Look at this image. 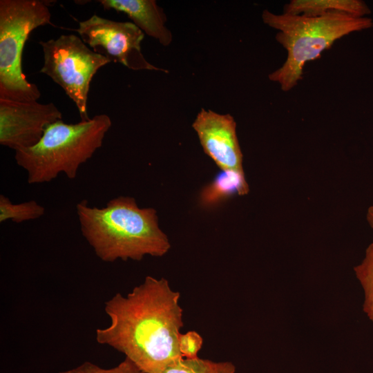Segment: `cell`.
Returning <instances> with one entry per match:
<instances>
[{"instance_id": "11", "label": "cell", "mask_w": 373, "mask_h": 373, "mask_svg": "<svg viewBox=\"0 0 373 373\" xmlns=\"http://www.w3.org/2000/svg\"><path fill=\"white\" fill-rule=\"evenodd\" d=\"M283 12L309 17L341 13L366 17L371 10L361 0H291L284 6Z\"/></svg>"}, {"instance_id": "3", "label": "cell", "mask_w": 373, "mask_h": 373, "mask_svg": "<svg viewBox=\"0 0 373 373\" xmlns=\"http://www.w3.org/2000/svg\"><path fill=\"white\" fill-rule=\"evenodd\" d=\"M262 19L266 25L278 30L276 39L287 51L283 64L268 76L285 92L293 89L303 79L307 61L320 57L336 40L373 26L371 18L341 13L309 17L285 12L274 14L264 10Z\"/></svg>"}, {"instance_id": "2", "label": "cell", "mask_w": 373, "mask_h": 373, "mask_svg": "<svg viewBox=\"0 0 373 373\" xmlns=\"http://www.w3.org/2000/svg\"><path fill=\"white\" fill-rule=\"evenodd\" d=\"M76 211L83 237L104 262L161 257L171 248L156 211L139 207L132 197L114 198L101 208L90 207L84 200L77 204Z\"/></svg>"}, {"instance_id": "9", "label": "cell", "mask_w": 373, "mask_h": 373, "mask_svg": "<svg viewBox=\"0 0 373 373\" xmlns=\"http://www.w3.org/2000/svg\"><path fill=\"white\" fill-rule=\"evenodd\" d=\"M192 127L204 152L221 170L243 171L236 122L230 114L201 108Z\"/></svg>"}, {"instance_id": "5", "label": "cell", "mask_w": 373, "mask_h": 373, "mask_svg": "<svg viewBox=\"0 0 373 373\" xmlns=\"http://www.w3.org/2000/svg\"><path fill=\"white\" fill-rule=\"evenodd\" d=\"M52 25L51 13L40 0L0 1V99L37 101L41 93L22 71V53L35 28Z\"/></svg>"}, {"instance_id": "4", "label": "cell", "mask_w": 373, "mask_h": 373, "mask_svg": "<svg viewBox=\"0 0 373 373\" xmlns=\"http://www.w3.org/2000/svg\"><path fill=\"white\" fill-rule=\"evenodd\" d=\"M111 125L106 114L76 124L57 121L36 145L15 151V161L26 171L31 184L50 182L61 173L75 179L79 166L102 147Z\"/></svg>"}, {"instance_id": "7", "label": "cell", "mask_w": 373, "mask_h": 373, "mask_svg": "<svg viewBox=\"0 0 373 373\" xmlns=\"http://www.w3.org/2000/svg\"><path fill=\"white\" fill-rule=\"evenodd\" d=\"M93 50L111 61L134 70H161L149 63L141 50L144 33L132 22H119L93 15L75 30Z\"/></svg>"}, {"instance_id": "6", "label": "cell", "mask_w": 373, "mask_h": 373, "mask_svg": "<svg viewBox=\"0 0 373 373\" xmlns=\"http://www.w3.org/2000/svg\"><path fill=\"white\" fill-rule=\"evenodd\" d=\"M39 44L44 59L40 73L62 88L76 105L81 121L90 119L87 102L90 82L98 70L111 61L75 35H61Z\"/></svg>"}, {"instance_id": "18", "label": "cell", "mask_w": 373, "mask_h": 373, "mask_svg": "<svg viewBox=\"0 0 373 373\" xmlns=\"http://www.w3.org/2000/svg\"><path fill=\"white\" fill-rule=\"evenodd\" d=\"M367 220L370 226L373 229V206L370 207L367 209Z\"/></svg>"}, {"instance_id": "10", "label": "cell", "mask_w": 373, "mask_h": 373, "mask_svg": "<svg viewBox=\"0 0 373 373\" xmlns=\"http://www.w3.org/2000/svg\"><path fill=\"white\" fill-rule=\"evenodd\" d=\"M104 10H115L125 13L141 30L169 46L172 35L166 27V16L155 0H98Z\"/></svg>"}, {"instance_id": "8", "label": "cell", "mask_w": 373, "mask_h": 373, "mask_svg": "<svg viewBox=\"0 0 373 373\" xmlns=\"http://www.w3.org/2000/svg\"><path fill=\"white\" fill-rule=\"evenodd\" d=\"M60 120L62 113L52 102L0 99V144L15 151L32 147L50 125Z\"/></svg>"}, {"instance_id": "17", "label": "cell", "mask_w": 373, "mask_h": 373, "mask_svg": "<svg viewBox=\"0 0 373 373\" xmlns=\"http://www.w3.org/2000/svg\"><path fill=\"white\" fill-rule=\"evenodd\" d=\"M203 344L202 337L195 331L180 334L178 339L179 350L184 358H195Z\"/></svg>"}, {"instance_id": "13", "label": "cell", "mask_w": 373, "mask_h": 373, "mask_svg": "<svg viewBox=\"0 0 373 373\" xmlns=\"http://www.w3.org/2000/svg\"><path fill=\"white\" fill-rule=\"evenodd\" d=\"M236 366L230 361L216 362L209 359L181 358L162 373H235Z\"/></svg>"}, {"instance_id": "15", "label": "cell", "mask_w": 373, "mask_h": 373, "mask_svg": "<svg viewBox=\"0 0 373 373\" xmlns=\"http://www.w3.org/2000/svg\"><path fill=\"white\" fill-rule=\"evenodd\" d=\"M354 270L364 291L363 311L373 321V243L367 247L363 260Z\"/></svg>"}, {"instance_id": "1", "label": "cell", "mask_w": 373, "mask_h": 373, "mask_svg": "<svg viewBox=\"0 0 373 373\" xmlns=\"http://www.w3.org/2000/svg\"><path fill=\"white\" fill-rule=\"evenodd\" d=\"M180 298L166 278L146 276L126 296L117 293L105 303L111 324L97 329V342L124 354L144 373H162L183 357Z\"/></svg>"}, {"instance_id": "14", "label": "cell", "mask_w": 373, "mask_h": 373, "mask_svg": "<svg viewBox=\"0 0 373 373\" xmlns=\"http://www.w3.org/2000/svg\"><path fill=\"white\" fill-rule=\"evenodd\" d=\"M45 209L35 200L19 204L12 203L4 195H0V222L10 220L16 223L38 219L44 214Z\"/></svg>"}, {"instance_id": "12", "label": "cell", "mask_w": 373, "mask_h": 373, "mask_svg": "<svg viewBox=\"0 0 373 373\" xmlns=\"http://www.w3.org/2000/svg\"><path fill=\"white\" fill-rule=\"evenodd\" d=\"M249 186L244 171L222 170L215 179L202 191L200 204L204 207H213L234 194L245 195Z\"/></svg>"}, {"instance_id": "16", "label": "cell", "mask_w": 373, "mask_h": 373, "mask_svg": "<svg viewBox=\"0 0 373 373\" xmlns=\"http://www.w3.org/2000/svg\"><path fill=\"white\" fill-rule=\"evenodd\" d=\"M59 373H144L133 361L125 359L117 366L104 369L90 362H84L75 368Z\"/></svg>"}]
</instances>
